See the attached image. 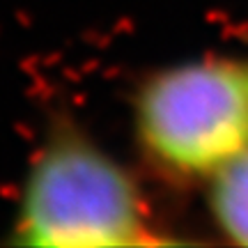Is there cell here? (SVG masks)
<instances>
[{"label":"cell","mask_w":248,"mask_h":248,"mask_svg":"<svg viewBox=\"0 0 248 248\" xmlns=\"http://www.w3.org/2000/svg\"><path fill=\"white\" fill-rule=\"evenodd\" d=\"M14 244L110 248L163 244L136 177L76 129L39 147L18 191Z\"/></svg>","instance_id":"1"},{"label":"cell","mask_w":248,"mask_h":248,"mask_svg":"<svg viewBox=\"0 0 248 248\" xmlns=\"http://www.w3.org/2000/svg\"><path fill=\"white\" fill-rule=\"evenodd\" d=\"M133 133L170 177H214L248 152V58L207 55L154 71L133 97Z\"/></svg>","instance_id":"2"},{"label":"cell","mask_w":248,"mask_h":248,"mask_svg":"<svg viewBox=\"0 0 248 248\" xmlns=\"http://www.w3.org/2000/svg\"><path fill=\"white\" fill-rule=\"evenodd\" d=\"M207 209L230 244L248 246V152L207 179Z\"/></svg>","instance_id":"3"}]
</instances>
